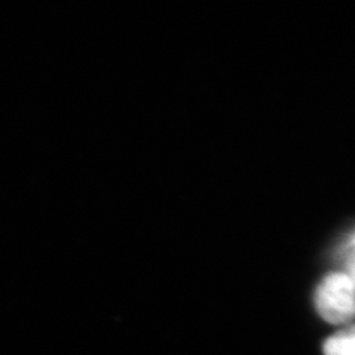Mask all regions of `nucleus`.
Returning <instances> with one entry per match:
<instances>
[{"mask_svg": "<svg viewBox=\"0 0 355 355\" xmlns=\"http://www.w3.org/2000/svg\"><path fill=\"white\" fill-rule=\"evenodd\" d=\"M315 303L320 316L330 324H343L355 315V287L343 272H333L318 284Z\"/></svg>", "mask_w": 355, "mask_h": 355, "instance_id": "obj_1", "label": "nucleus"}, {"mask_svg": "<svg viewBox=\"0 0 355 355\" xmlns=\"http://www.w3.org/2000/svg\"><path fill=\"white\" fill-rule=\"evenodd\" d=\"M347 277L350 278V280H352V283L354 284L355 287V255H353L352 258H350V261H349V265H347Z\"/></svg>", "mask_w": 355, "mask_h": 355, "instance_id": "obj_3", "label": "nucleus"}, {"mask_svg": "<svg viewBox=\"0 0 355 355\" xmlns=\"http://www.w3.org/2000/svg\"><path fill=\"white\" fill-rule=\"evenodd\" d=\"M325 355H355V328L338 331L324 345Z\"/></svg>", "mask_w": 355, "mask_h": 355, "instance_id": "obj_2", "label": "nucleus"}, {"mask_svg": "<svg viewBox=\"0 0 355 355\" xmlns=\"http://www.w3.org/2000/svg\"><path fill=\"white\" fill-rule=\"evenodd\" d=\"M354 245H355V240H354Z\"/></svg>", "mask_w": 355, "mask_h": 355, "instance_id": "obj_4", "label": "nucleus"}]
</instances>
